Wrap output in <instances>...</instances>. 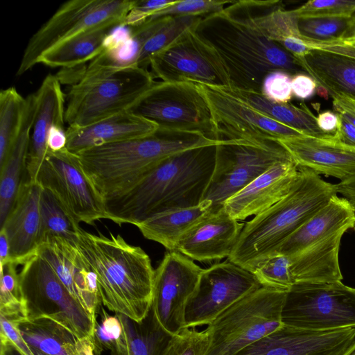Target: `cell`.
Returning <instances> with one entry per match:
<instances>
[{
  "instance_id": "obj_44",
  "label": "cell",
  "mask_w": 355,
  "mask_h": 355,
  "mask_svg": "<svg viewBox=\"0 0 355 355\" xmlns=\"http://www.w3.org/2000/svg\"><path fill=\"white\" fill-rule=\"evenodd\" d=\"M101 322L97 321L94 334V343L96 354L105 347L111 350L121 337L123 329L119 318L110 315L101 308Z\"/></svg>"
},
{
  "instance_id": "obj_58",
  "label": "cell",
  "mask_w": 355,
  "mask_h": 355,
  "mask_svg": "<svg viewBox=\"0 0 355 355\" xmlns=\"http://www.w3.org/2000/svg\"><path fill=\"white\" fill-rule=\"evenodd\" d=\"M343 355H355V341Z\"/></svg>"
},
{
  "instance_id": "obj_21",
  "label": "cell",
  "mask_w": 355,
  "mask_h": 355,
  "mask_svg": "<svg viewBox=\"0 0 355 355\" xmlns=\"http://www.w3.org/2000/svg\"><path fill=\"white\" fill-rule=\"evenodd\" d=\"M243 225L230 216L223 207L209 212L182 236L175 251L193 261H211L228 258Z\"/></svg>"
},
{
  "instance_id": "obj_41",
  "label": "cell",
  "mask_w": 355,
  "mask_h": 355,
  "mask_svg": "<svg viewBox=\"0 0 355 355\" xmlns=\"http://www.w3.org/2000/svg\"><path fill=\"white\" fill-rule=\"evenodd\" d=\"M210 340L208 327L201 331L184 328L174 336L165 355H205Z\"/></svg>"
},
{
  "instance_id": "obj_39",
  "label": "cell",
  "mask_w": 355,
  "mask_h": 355,
  "mask_svg": "<svg viewBox=\"0 0 355 355\" xmlns=\"http://www.w3.org/2000/svg\"><path fill=\"white\" fill-rule=\"evenodd\" d=\"M354 26L349 17L299 19L300 34L317 41H342L347 33Z\"/></svg>"
},
{
  "instance_id": "obj_45",
  "label": "cell",
  "mask_w": 355,
  "mask_h": 355,
  "mask_svg": "<svg viewBox=\"0 0 355 355\" xmlns=\"http://www.w3.org/2000/svg\"><path fill=\"white\" fill-rule=\"evenodd\" d=\"M292 76L283 71L268 73L263 80L261 94L267 98L286 103L293 96L291 87Z\"/></svg>"
},
{
  "instance_id": "obj_6",
  "label": "cell",
  "mask_w": 355,
  "mask_h": 355,
  "mask_svg": "<svg viewBox=\"0 0 355 355\" xmlns=\"http://www.w3.org/2000/svg\"><path fill=\"white\" fill-rule=\"evenodd\" d=\"M154 82L152 73L138 66L89 64L68 92L65 121L81 128L129 111Z\"/></svg>"
},
{
  "instance_id": "obj_5",
  "label": "cell",
  "mask_w": 355,
  "mask_h": 355,
  "mask_svg": "<svg viewBox=\"0 0 355 355\" xmlns=\"http://www.w3.org/2000/svg\"><path fill=\"white\" fill-rule=\"evenodd\" d=\"M300 169V178L291 192L243 225L229 261L252 272L338 194L336 184L324 181L311 170Z\"/></svg>"
},
{
  "instance_id": "obj_37",
  "label": "cell",
  "mask_w": 355,
  "mask_h": 355,
  "mask_svg": "<svg viewBox=\"0 0 355 355\" xmlns=\"http://www.w3.org/2000/svg\"><path fill=\"white\" fill-rule=\"evenodd\" d=\"M203 16L166 17L164 24L144 44L137 65L146 69L150 58L167 48L185 33L193 30Z\"/></svg>"
},
{
  "instance_id": "obj_4",
  "label": "cell",
  "mask_w": 355,
  "mask_h": 355,
  "mask_svg": "<svg viewBox=\"0 0 355 355\" xmlns=\"http://www.w3.org/2000/svg\"><path fill=\"white\" fill-rule=\"evenodd\" d=\"M194 32L219 56L230 80L229 87L261 93L270 72L283 71L291 76L304 72L279 44L223 11L203 16Z\"/></svg>"
},
{
  "instance_id": "obj_40",
  "label": "cell",
  "mask_w": 355,
  "mask_h": 355,
  "mask_svg": "<svg viewBox=\"0 0 355 355\" xmlns=\"http://www.w3.org/2000/svg\"><path fill=\"white\" fill-rule=\"evenodd\" d=\"M290 264L288 257L275 253L258 264L252 272L262 286L288 291L295 284Z\"/></svg>"
},
{
  "instance_id": "obj_38",
  "label": "cell",
  "mask_w": 355,
  "mask_h": 355,
  "mask_svg": "<svg viewBox=\"0 0 355 355\" xmlns=\"http://www.w3.org/2000/svg\"><path fill=\"white\" fill-rule=\"evenodd\" d=\"M0 265V316L19 324L27 319L17 270L19 264L10 259Z\"/></svg>"
},
{
  "instance_id": "obj_7",
  "label": "cell",
  "mask_w": 355,
  "mask_h": 355,
  "mask_svg": "<svg viewBox=\"0 0 355 355\" xmlns=\"http://www.w3.org/2000/svg\"><path fill=\"white\" fill-rule=\"evenodd\" d=\"M287 291L261 286L223 311L208 325L205 355H235L279 328Z\"/></svg>"
},
{
  "instance_id": "obj_53",
  "label": "cell",
  "mask_w": 355,
  "mask_h": 355,
  "mask_svg": "<svg viewBox=\"0 0 355 355\" xmlns=\"http://www.w3.org/2000/svg\"><path fill=\"white\" fill-rule=\"evenodd\" d=\"M338 194L347 199L355 208V178L336 184Z\"/></svg>"
},
{
  "instance_id": "obj_15",
  "label": "cell",
  "mask_w": 355,
  "mask_h": 355,
  "mask_svg": "<svg viewBox=\"0 0 355 355\" xmlns=\"http://www.w3.org/2000/svg\"><path fill=\"white\" fill-rule=\"evenodd\" d=\"M261 286L251 271L228 259L202 269L186 305L185 328L210 324L232 305Z\"/></svg>"
},
{
  "instance_id": "obj_50",
  "label": "cell",
  "mask_w": 355,
  "mask_h": 355,
  "mask_svg": "<svg viewBox=\"0 0 355 355\" xmlns=\"http://www.w3.org/2000/svg\"><path fill=\"white\" fill-rule=\"evenodd\" d=\"M334 138L344 145L355 148V126L338 115V125Z\"/></svg>"
},
{
  "instance_id": "obj_19",
  "label": "cell",
  "mask_w": 355,
  "mask_h": 355,
  "mask_svg": "<svg viewBox=\"0 0 355 355\" xmlns=\"http://www.w3.org/2000/svg\"><path fill=\"white\" fill-rule=\"evenodd\" d=\"M36 252L49 264L74 299L96 318L101 302L96 276L76 243L53 237L40 245Z\"/></svg>"
},
{
  "instance_id": "obj_13",
  "label": "cell",
  "mask_w": 355,
  "mask_h": 355,
  "mask_svg": "<svg viewBox=\"0 0 355 355\" xmlns=\"http://www.w3.org/2000/svg\"><path fill=\"white\" fill-rule=\"evenodd\" d=\"M36 182L49 191L78 223L107 219L105 203L85 173L79 158L66 148L48 151Z\"/></svg>"
},
{
  "instance_id": "obj_23",
  "label": "cell",
  "mask_w": 355,
  "mask_h": 355,
  "mask_svg": "<svg viewBox=\"0 0 355 355\" xmlns=\"http://www.w3.org/2000/svg\"><path fill=\"white\" fill-rule=\"evenodd\" d=\"M42 187L27 180L1 226L8 240L10 259L21 265L40 244V198Z\"/></svg>"
},
{
  "instance_id": "obj_1",
  "label": "cell",
  "mask_w": 355,
  "mask_h": 355,
  "mask_svg": "<svg viewBox=\"0 0 355 355\" xmlns=\"http://www.w3.org/2000/svg\"><path fill=\"white\" fill-rule=\"evenodd\" d=\"M217 144L191 148L160 162L126 193L105 202L107 219L136 226L155 214L201 203L214 172Z\"/></svg>"
},
{
  "instance_id": "obj_30",
  "label": "cell",
  "mask_w": 355,
  "mask_h": 355,
  "mask_svg": "<svg viewBox=\"0 0 355 355\" xmlns=\"http://www.w3.org/2000/svg\"><path fill=\"white\" fill-rule=\"evenodd\" d=\"M123 332L111 355H165L175 335L159 322L152 307L141 321L119 313Z\"/></svg>"
},
{
  "instance_id": "obj_43",
  "label": "cell",
  "mask_w": 355,
  "mask_h": 355,
  "mask_svg": "<svg viewBox=\"0 0 355 355\" xmlns=\"http://www.w3.org/2000/svg\"><path fill=\"white\" fill-rule=\"evenodd\" d=\"M355 10V0L309 1L295 9L299 19L349 17Z\"/></svg>"
},
{
  "instance_id": "obj_14",
  "label": "cell",
  "mask_w": 355,
  "mask_h": 355,
  "mask_svg": "<svg viewBox=\"0 0 355 355\" xmlns=\"http://www.w3.org/2000/svg\"><path fill=\"white\" fill-rule=\"evenodd\" d=\"M197 84L210 108L216 140L264 142L304 136L253 108L227 87Z\"/></svg>"
},
{
  "instance_id": "obj_54",
  "label": "cell",
  "mask_w": 355,
  "mask_h": 355,
  "mask_svg": "<svg viewBox=\"0 0 355 355\" xmlns=\"http://www.w3.org/2000/svg\"><path fill=\"white\" fill-rule=\"evenodd\" d=\"M95 346L91 338L78 339L76 344V355H94Z\"/></svg>"
},
{
  "instance_id": "obj_18",
  "label": "cell",
  "mask_w": 355,
  "mask_h": 355,
  "mask_svg": "<svg viewBox=\"0 0 355 355\" xmlns=\"http://www.w3.org/2000/svg\"><path fill=\"white\" fill-rule=\"evenodd\" d=\"M354 341V328L313 331L282 324L235 355H343Z\"/></svg>"
},
{
  "instance_id": "obj_46",
  "label": "cell",
  "mask_w": 355,
  "mask_h": 355,
  "mask_svg": "<svg viewBox=\"0 0 355 355\" xmlns=\"http://www.w3.org/2000/svg\"><path fill=\"white\" fill-rule=\"evenodd\" d=\"M177 0H135L134 4L128 12L123 26H136L152 17L157 12L175 3Z\"/></svg>"
},
{
  "instance_id": "obj_31",
  "label": "cell",
  "mask_w": 355,
  "mask_h": 355,
  "mask_svg": "<svg viewBox=\"0 0 355 355\" xmlns=\"http://www.w3.org/2000/svg\"><path fill=\"white\" fill-rule=\"evenodd\" d=\"M209 212L211 202L202 200L196 206L155 214L136 227L146 239L160 243L169 251H175L182 236Z\"/></svg>"
},
{
  "instance_id": "obj_3",
  "label": "cell",
  "mask_w": 355,
  "mask_h": 355,
  "mask_svg": "<svg viewBox=\"0 0 355 355\" xmlns=\"http://www.w3.org/2000/svg\"><path fill=\"white\" fill-rule=\"evenodd\" d=\"M76 244L96 276L101 302L109 310L141 321L152 304L155 269L139 246L120 235L78 229Z\"/></svg>"
},
{
  "instance_id": "obj_22",
  "label": "cell",
  "mask_w": 355,
  "mask_h": 355,
  "mask_svg": "<svg viewBox=\"0 0 355 355\" xmlns=\"http://www.w3.org/2000/svg\"><path fill=\"white\" fill-rule=\"evenodd\" d=\"M299 168L345 182L355 178V148L332 139L302 136L277 141Z\"/></svg>"
},
{
  "instance_id": "obj_52",
  "label": "cell",
  "mask_w": 355,
  "mask_h": 355,
  "mask_svg": "<svg viewBox=\"0 0 355 355\" xmlns=\"http://www.w3.org/2000/svg\"><path fill=\"white\" fill-rule=\"evenodd\" d=\"M319 128L324 132L334 135L338 125V115L332 111L327 110L316 116Z\"/></svg>"
},
{
  "instance_id": "obj_59",
  "label": "cell",
  "mask_w": 355,
  "mask_h": 355,
  "mask_svg": "<svg viewBox=\"0 0 355 355\" xmlns=\"http://www.w3.org/2000/svg\"><path fill=\"white\" fill-rule=\"evenodd\" d=\"M350 20L354 26H355V10L349 16Z\"/></svg>"
},
{
  "instance_id": "obj_48",
  "label": "cell",
  "mask_w": 355,
  "mask_h": 355,
  "mask_svg": "<svg viewBox=\"0 0 355 355\" xmlns=\"http://www.w3.org/2000/svg\"><path fill=\"white\" fill-rule=\"evenodd\" d=\"M293 94L300 99H307L315 93L318 85L309 75L297 73L292 77Z\"/></svg>"
},
{
  "instance_id": "obj_25",
  "label": "cell",
  "mask_w": 355,
  "mask_h": 355,
  "mask_svg": "<svg viewBox=\"0 0 355 355\" xmlns=\"http://www.w3.org/2000/svg\"><path fill=\"white\" fill-rule=\"evenodd\" d=\"M157 128L154 123L127 111L85 127L69 126L66 148L77 154L94 146L146 136Z\"/></svg>"
},
{
  "instance_id": "obj_29",
  "label": "cell",
  "mask_w": 355,
  "mask_h": 355,
  "mask_svg": "<svg viewBox=\"0 0 355 355\" xmlns=\"http://www.w3.org/2000/svg\"><path fill=\"white\" fill-rule=\"evenodd\" d=\"M300 67L331 97L355 98V58L328 51L312 50L297 59Z\"/></svg>"
},
{
  "instance_id": "obj_42",
  "label": "cell",
  "mask_w": 355,
  "mask_h": 355,
  "mask_svg": "<svg viewBox=\"0 0 355 355\" xmlns=\"http://www.w3.org/2000/svg\"><path fill=\"white\" fill-rule=\"evenodd\" d=\"M233 2L224 0L176 1L173 5L157 12L149 19L175 16H205L221 12L226 7V4Z\"/></svg>"
},
{
  "instance_id": "obj_33",
  "label": "cell",
  "mask_w": 355,
  "mask_h": 355,
  "mask_svg": "<svg viewBox=\"0 0 355 355\" xmlns=\"http://www.w3.org/2000/svg\"><path fill=\"white\" fill-rule=\"evenodd\" d=\"M115 28H96L64 40L44 52L38 64L70 68L92 61L104 50L107 38Z\"/></svg>"
},
{
  "instance_id": "obj_35",
  "label": "cell",
  "mask_w": 355,
  "mask_h": 355,
  "mask_svg": "<svg viewBox=\"0 0 355 355\" xmlns=\"http://www.w3.org/2000/svg\"><path fill=\"white\" fill-rule=\"evenodd\" d=\"M40 211L41 218L40 245L53 237H61L69 241L76 242L78 231L80 227L79 223L67 214L49 191L43 188L40 198Z\"/></svg>"
},
{
  "instance_id": "obj_56",
  "label": "cell",
  "mask_w": 355,
  "mask_h": 355,
  "mask_svg": "<svg viewBox=\"0 0 355 355\" xmlns=\"http://www.w3.org/2000/svg\"><path fill=\"white\" fill-rule=\"evenodd\" d=\"M0 355H21V354L10 343H1Z\"/></svg>"
},
{
  "instance_id": "obj_16",
  "label": "cell",
  "mask_w": 355,
  "mask_h": 355,
  "mask_svg": "<svg viewBox=\"0 0 355 355\" xmlns=\"http://www.w3.org/2000/svg\"><path fill=\"white\" fill-rule=\"evenodd\" d=\"M149 65L153 76L162 81H190L230 87L228 74L219 56L194 29L155 54Z\"/></svg>"
},
{
  "instance_id": "obj_12",
  "label": "cell",
  "mask_w": 355,
  "mask_h": 355,
  "mask_svg": "<svg viewBox=\"0 0 355 355\" xmlns=\"http://www.w3.org/2000/svg\"><path fill=\"white\" fill-rule=\"evenodd\" d=\"M282 322L313 331L355 329V288L342 282L295 284L286 292Z\"/></svg>"
},
{
  "instance_id": "obj_32",
  "label": "cell",
  "mask_w": 355,
  "mask_h": 355,
  "mask_svg": "<svg viewBox=\"0 0 355 355\" xmlns=\"http://www.w3.org/2000/svg\"><path fill=\"white\" fill-rule=\"evenodd\" d=\"M227 87L253 108L306 136L319 139L334 137V135L327 133L319 128L316 116L306 105L297 107L288 103H277L266 98L261 93Z\"/></svg>"
},
{
  "instance_id": "obj_36",
  "label": "cell",
  "mask_w": 355,
  "mask_h": 355,
  "mask_svg": "<svg viewBox=\"0 0 355 355\" xmlns=\"http://www.w3.org/2000/svg\"><path fill=\"white\" fill-rule=\"evenodd\" d=\"M26 101L14 87L0 92V166L6 161L20 131Z\"/></svg>"
},
{
  "instance_id": "obj_61",
  "label": "cell",
  "mask_w": 355,
  "mask_h": 355,
  "mask_svg": "<svg viewBox=\"0 0 355 355\" xmlns=\"http://www.w3.org/2000/svg\"><path fill=\"white\" fill-rule=\"evenodd\" d=\"M354 231H355V226H354Z\"/></svg>"
},
{
  "instance_id": "obj_47",
  "label": "cell",
  "mask_w": 355,
  "mask_h": 355,
  "mask_svg": "<svg viewBox=\"0 0 355 355\" xmlns=\"http://www.w3.org/2000/svg\"><path fill=\"white\" fill-rule=\"evenodd\" d=\"M0 326L1 343H10L21 355H35L32 349L23 338L17 324L0 316Z\"/></svg>"
},
{
  "instance_id": "obj_34",
  "label": "cell",
  "mask_w": 355,
  "mask_h": 355,
  "mask_svg": "<svg viewBox=\"0 0 355 355\" xmlns=\"http://www.w3.org/2000/svg\"><path fill=\"white\" fill-rule=\"evenodd\" d=\"M17 327L31 349L49 355H76L78 338L69 330L51 319H26Z\"/></svg>"
},
{
  "instance_id": "obj_55",
  "label": "cell",
  "mask_w": 355,
  "mask_h": 355,
  "mask_svg": "<svg viewBox=\"0 0 355 355\" xmlns=\"http://www.w3.org/2000/svg\"><path fill=\"white\" fill-rule=\"evenodd\" d=\"M10 260L8 238L5 232L0 230V264Z\"/></svg>"
},
{
  "instance_id": "obj_51",
  "label": "cell",
  "mask_w": 355,
  "mask_h": 355,
  "mask_svg": "<svg viewBox=\"0 0 355 355\" xmlns=\"http://www.w3.org/2000/svg\"><path fill=\"white\" fill-rule=\"evenodd\" d=\"M48 151L57 152L66 148L67 133L64 126L53 128L48 138Z\"/></svg>"
},
{
  "instance_id": "obj_24",
  "label": "cell",
  "mask_w": 355,
  "mask_h": 355,
  "mask_svg": "<svg viewBox=\"0 0 355 355\" xmlns=\"http://www.w3.org/2000/svg\"><path fill=\"white\" fill-rule=\"evenodd\" d=\"M37 110L31 130L26 163V180L36 182L37 175L48 153L47 141L56 125L64 126V96L56 76L47 75L35 92Z\"/></svg>"
},
{
  "instance_id": "obj_17",
  "label": "cell",
  "mask_w": 355,
  "mask_h": 355,
  "mask_svg": "<svg viewBox=\"0 0 355 355\" xmlns=\"http://www.w3.org/2000/svg\"><path fill=\"white\" fill-rule=\"evenodd\" d=\"M202 270L175 251L167 252L155 270L151 307L162 327L173 335L185 328L186 305Z\"/></svg>"
},
{
  "instance_id": "obj_10",
  "label": "cell",
  "mask_w": 355,
  "mask_h": 355,
  "mask_svg": "<svg viewBox=\"0 0 355 355\" xmlns=\"http://www.w3.org/2000/svg\"><path fill=\"white\" fill-rule=\"evenodd\" d=\"M292 159L277 141L221 140L216 145L214 172L203 197L211 212L275 164Z\"/></svg>"
},
{
  "instance_id": "obj_2",
  "label": "cell",
  "mask_w": 355,
  "mask_h": 355,
  "mask_svg": "<svg viewBox=\"0 0 355 355\" xmlns=\"http://www.w3.org/2000/svg\"><path fill=\"white\" fill-rule=\"evenodd\" d=\"M218 142L198 132L157 128L150 135L94 146L76 155L105 203L126 193L168 157Z\"/></svg>"
},
{
  "instance_id": "obj_28",
  "label": "cell",
  "mask_w": 355,
  "mask_h": 355,
  "mask_svg": "<svg viewBox=\"0 0 355 355\" xmlns=\"http://www.w3.org/2000/svg\"><path fill=\"white\" fill-rule=\"evenodd\" d=\"M26 104L23 123L9 154L0 166V226L11 209L18 194L22 176L26 171L31 130L37 110L35 93L26 98Z\"/></svg>"
},
{
  "instance_id": "obj_11",
  "label": "cell",
  "mask_w": 355,
  "mask_h": 355,
  "mask_svg": "<svg viewBox=\"0 0 355 355\" xmlns=\"http://www.w3.org/2000/svg\"><path fill=\"white\" fill-rule=\"evenodd\" d=\"M129 111L159 128L198 132L216 140L210 108L197 83L155 81Z\"/></svg>"
},
{
  "instance_id": "obj_27",
  "label": "cell",
  "mask_w": 355,
  "mask_h": 355,
  "mask_svg": "<svg viewBox=\"0 0 355 355\" xmlns=\"http://www.w3.org/2000/svg\"><path fill=\"white\" fill-rule=\"evenodd\" d=\"M346 230L320 239L288 257L295 284H324L341 282L338 254Z\"/></svg>"
},
{
  "instance_id": "obj_49",
  "label": "cell",
  "mask_w": 355,
  "mask_h": 355,
  "mask_svg": "<svg viewBox=\"0 0 355 355\" xmlns=\"http://www.w3.org/2000/svg\"><path fill=\"white\" fill-rule=\"evenodd\" d=\"M332 98L334 112L355 126V98L343 95H336Z\"/></svg>"
},
{
  "instance_id": "obj_26",
  "label": "cell",
  "mask_w": 355,
  "mask_h": 355,
  "mask_svg": "<svg viewBox=\"0 0 355 355\" xmlns=\"http://www.w3.org/2000/svg\"><path fill=\"white\" fill-rule=\"evenodd\" d=\"M354 226L355 208L337 194L283 241L274 254L290 257L320 239Z\"/></svg>"
},
{
  "instance_id": "obj_20",
  "label": "cell",
  "mask_w": 355,
  "mask_h": 355,
  "mask_svg": "<svg viewBox=\"0 0 355 355\" xmlns=\"http://www.w3.org/2000/svg\"><path fill=\"white\" fill-rule=\"evenodd\" d=\"M300 175L293 159L279 162L228 198L223 208L239 221L259 215L287 196Z\"/></svg>"
},
{
  "instance_id": "obj_8",
  "label": "cell",
  "mask_w": 355,
  "mask_h": 355,
  "mask_svg": "<svg viewBox=\"0 0 355 355\" xmlns=\"http://www.w3.org/2000/svg\"><path fill=\"white\" fill-rule=\"evenodd\" d=\"M27 319H51L78 339L94 338L96 318L67 291L49 264L37 252L19 271Z\"/></svg>"
},
{
  "instance_id": "obj_60",
  "label": "cell",
  "mask_w": 355,
  "mask_h": 355,
  "mask_svg": "<svg viewBox=\"0 0 355 355\" xmlns=\"http://www.w3.org/2000/svg\"><path fill=\"white\" fill-rule=\"evenodd\" d=\"M33 353L35 355H49V354H44V353H42L37 349H32Z\"/></svg>"
},
{
  "instance_id": "obj_57",
  "label": "cell",
  "mask_w": 355,
  "mask_h": 355,
  "mask_svg": "<svg viewBox=\"0 0 355 355\" xmlns=\"http://www.w3.org/2000/svg\"><path fill=\"white\" fill-rule=\"evenodd\" d=\"M342 41L355 48V26L347 33Z\"/></svg>"
},
{
  "instance_id": "obj_9",
  "label": "cell",
  "mask_w": 355,
  "mask_h": 355,
  "mask_svg": "<svg viewBox=\"0 0 355 355\" xmlns=\"http://www.w3.org/2000/svg\"><path fill=\"white\" fill-rule=\"evenodd\" d=\"M135 0H71L55 12L30 38L17 71L21 76L38 64L47 50L84 32L104 27L123 26Z\"/></svg>"
}]
</instances>
